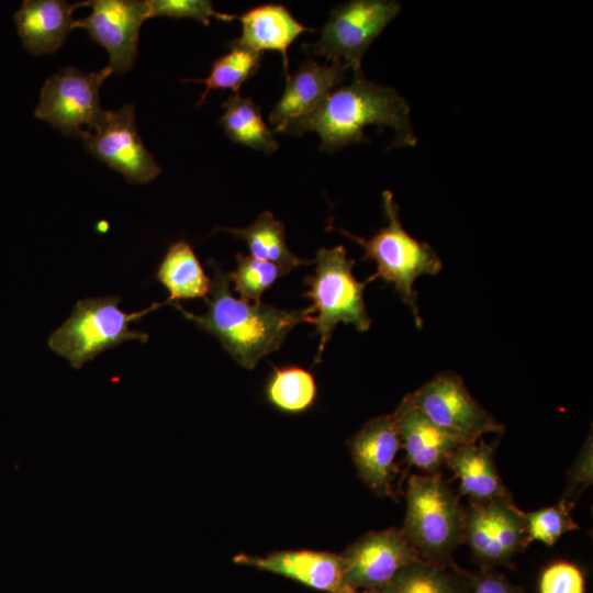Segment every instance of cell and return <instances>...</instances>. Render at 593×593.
Instances as JSON below:
<instances>
[{
    "instance_id": "obj_16",
    "label": "cell",
    "mask_w": 593,
    "mask_h": 593,
    "mask_svg": "<svg viewBox=\"0 0 593 593\" xmlns=\"http://www.w3.org/2000/svg\"><path fill=\"white\" fill-rule=\"evenodd\" d=\"M348 70L346 65H322L307 55L298 71L287 77L283 93L269 114L273 131L283 133L289 122L313 110L346 80Z\"/></svg>"
},
{
    "instance_id": "obj_1",
    "label": "cell",
    "mask_w": 593,
    "mask_h": 593,
    "mask_svg": "<svg viewBox=\"0 0 593 593\" xmlns=\"http://www.w3.org/2000/svg\"><path fill=\"white\" fill-rule=\"evenodd\" d=\"M407 101L392 87L368 80L362 70L351 81L333 89L313 110L292 120L283 133L301 136L313 131L321 138L320 149L334 153L355 143L368 142L367 125L393 131L391 147L415 146Z\"/></svg>"
},
{
    "instance_id": "obj_32",
    "label": "cell",
    "mask_w": 593,
    "mask_h": 593,
    "mask_svg": "<svg viewBox=\"0 0 593 593\" xmlns=\"http://www.w3.org/2000/svg\"><path fill=\"white\" fill-rule=\"evenodd\" d=\"M473 593H522V591L501 574L486 572L475 580Z\"/></svg>"
},
{
    "instance_id": "obj_6",
    "label": "cell",
    "mask_w": 593,
    "mask_h": 593,
    "mask_svg": "<svg viewBox=\"0 0 593 593\" xmlns=\"http://www.w3.org/2000/svg\"><path fill=\"white\" fill-rule=\"evenodd\" d=\"M315 271L304 279L311 299L313 324L320 336L318 350L314 363L322 360L325 345L338 323L353 324L358 332L370 328L371 320L367 312L363 290L367 281L360 282L353 273L354 259H348L344 246L320 248L316 251Z\"/></svg>"
},
{
    "instance_id": "obj_30",
    "label": "cell",
    "mask_w": 593,
    "mask_h": 593,
    "mask_svg": "<svg viewBox=\"0 0 593 593\" xmlns=\"http://www.w3.org/2000/svg\"><path fill=\"white\" fill-rule=\"evenodd\" d=\"M540 593H584L581 570L569 562H556L546 568L539 581Z\"/></svg>"
},
{
    "instance_id": "obj_15",
    "label": "cell",
    "mask_w": 593,
    "mask_h": 593,
    "mask_svg": "<svg viewBox=\"0 0 593 593\" xmlns=\"http://www.w3.org/2000/svg\"><path fill=\"white\" fill-rule=\"evenodd\" d=\"M234 562L286 577L316 591L334 593L344 585L343 556L329 551L280 550L262 557L239 553Z\"/></svg>"
},
{
    "instance_id": "obj_23",
    "label": "cell",
    "mask_w": 593,
    "mask_h": 593,
    "mask_svg": "<svg viewBox=\"0 0 593 593\" xmlns=\"http://www.w3.org/2000/svg\"><path fill=\"white\" fill-rule=\"evenodd\" d=\"M219 120L226 136L234 143L271 154L278 148L273 132L264 121L260 107L250 98L233 93L223 103Z\"/></svg>"
},
{
    "instance_id": "obj_28",
    "label": "cell",
    "mask_w": 593,
    "mask_h": 593,
    "mask_svg": "<svg viewBox=\"0 0 593 593\" xmlns=\"http://www.w3.org/2000/svg\"><path fill=\"white\" fill-rule=\"evenodd\" d=\"M572 507L562 500L552 506L535 512H523L529 542L537 540L553 546L567 532L579 526L571 516Z\"/></svg>"
},
{
    "instance_id": "obj_7",
    "label": "cell",
    "mask_w": 593,
    "mask_h": 593,
    "mask_svg": "<svg viewBox=\"0 0 593 593\" xmlns=\"http://www.w3.org/2000/svg\"><path fill=\"white\" fill-rule=\"evenodd\" d=\"M394 0H351L336 5L312 44H302L311 57L323 56L331 64H343L351 72L361 70V59L384 27L399 14Z\"/></svg>"
},
{
    "instance_id": "obj_17",
    "label": "cell",
    "mask_w": 593,
    "mask_h": 593,
    "mask_svg": "<svg viewBox=\"0 0 593 593\" xmlns=\"http://www.w3.org/2000/svg\"><path fill=\"white\" fill-rule=\"evenodd\" d=\"M392 414L409 465L428 474L438 473L450 454L465 444L432 423L405 398Z\"/></svg>"
},
{
    "instance_id": "obj_27",
    "label": "cell",
    "mask_w": 593,
    "mask_h": 593,
    "mask_svg": "<svg viewBox=\"0 0 593 593\" xmlns=\"http://www.w3.org/2000/svg\"><path fill=\"white\" fill-rule=\"evenodd\" d=\"M237 267L228 272L233 290L239 299L260 304L264 293L273 283L287 273L277 265L269 261L258 260L251 256L238 253L236 255Z\"/></svg>"
},
{
    "instance_id": "obj_9",
    "label": "cell",
    "mask_w": 593,
    "mask_h": 593,
    "mask_svg": "<svg viewBox=\"0 0 593 593\" xmlns=\"http://www.w3.org/2000/svg\"><path fill=\"white\" fill-rule=\"evenodd\" d=\"M404 398L432 423L462 443H473L484 434L503 432V426L471 395L462 378L454 372L436 374Z\"/></svg>"
},
{
    "instance_id": "obj_13",
    "label": "cell",
    "mask_w": 593,
    "mask_h": 593,
    "mask_svg": "<svg viewBox=\"0 0 593 593\" xmlns=\"http://www.w3.org/2000/svg\"><path fill=\"white\" fill-rule=\"evenodd\" d=\"M344 585L381 590L405 567L422 560L401 529L370 532L342 555Z\"/></svg>"
},
{
    "instance_id": "obj_21",
    "label": "cell",
    "mask_w": 593,
    "mask_h": 593,
    "mask_svg": "<svg viewBox=\"0 0 593 593\" xmlns=\"http://www.w3.org/2000/svg\"><path fill=\"white\" fill-rule=\"evenodd\" d=\"M156 279L168 291V303L209 300L211 279L204 272L193 247L186 240H178L168 247L158 265Z\"/></svg>"
},
{
    "instance_id": "obj_10",
    "label": "cell",
    "mask_w": 593,
    "mask_h": 593,
    "mask_svg": "<svg viewBox=\"0 0 593 593\" xmlns=\"http://www.w3.org/2000/svg\"><path fill=\"white\" fill-rule=\"evenodd\" d=\"M81 139L91 155L131 183H147L161 172L137 132L131 104L105 111L100 122Z\"/></svg>"
},
{
    "instance_id": "obj_14",
    "label": "cell",
    "mask_w": 593,
    "mask_h": 593,
    "mask_svg": "<svg viewBox=\"0 0 593 593\" xmlns=\"http://www.w3.org/2000/svg\"><path fill=\"white\" fill-rule=\"evenodd\" d=\"M348 446L362 481L376 494L394 497L392 482L399 473L395 457L402 445L393 414L366 422Z\"/></svg>"
},
{
    "instance_id": "obj_19",
    "label": "cell",
    "mask_w": 593,
    "mask_h": 593,
    "mask_svg": "<svg viewBox=\"0 0 593 593\" xmlns=\"http://www.w3.org/2000/svg\"><path fill=\"white\" fill-rule=\"evenodd\" d=\"M242 35L233 42L259 53L275 51L281 54L286 77H289L288 49L306 31H313L300 23L281 4H262L239 15Z\"/></svg>"
},
{
    "instance_id": "obj_24",
    "label": "cell",
    "mask_w": 593,
    "mask_h": 593,
    "mask_svg": "<svg viewBox=\"0 0 593 593\" xmlns=\"http://www.w3.org/2000/svg\"><path fill=\"white\" fill-rule=\"evenodd\" d=\"M265 395L280 412L303 413L315 403V378L310 371L298 366L273 367L266 382Z\"/></svg>"
},
{
    "instance_id": "obj_5",
    "label": "cell",
    "mask_w": 593,
    "mask_h": 593,
    "mask_svg": "<svg viewBox=\"0 0 593 593\" xmlns=\"http://www.w3.org/2000/svg\"><path fill=\"white\" fill-rule=\"evenodd\" d=\"M405 496V539L425 560L447 559L463 541L465 511L456 494L436 473L411 475Z\"/></svg>"
},
{
    "instance_id": "obj_3",
    "label": "cell",
    "mask_w": 593,
    "mask_h": 593,
    "mask_svg": "<svg viewBox=\"0 0 593 593\" xmlns=\"http://www.w3.org/2000/svg\"><path fill=\"white\" fill-rule=\"evenodd\" d=\"M382 209L388 224L370 238L356 236L342 227L329 225L327 230L339 232L355 240L363 249L362 259L373 260L376 272L367 283L382 279L392 283L401 300L413 312L417 327L423 326V318L417 307L415 280L423 275H437L443 262L433 247L412 237L402 226L399 206L389 190L382 192Z\"/></svg>"
},
{
    "instance_id": "obj_22",
    "label": "cell",
    "mask_w": 593,
    "mask_h": 593,
    "mask_svg": "<svg viewBox=\"0 0 593 593\" xmlns=\"http://www.w3.org/2000/svg\"><path fill=\"white\" fill-rule=\"evenodd\" d=\"M216 230L227 232L244 240L253 258L275 264L286 273L295 267L313 262L296 257L290 250L286 240L284 224L270 211H264L247 227H217Z\"/></svg>"
},
{
    "instance_id": "obj_25",
    "label": "cell",
    "mask_w": 593,
    "mask_h": 593,
    "mask_svg": "<svg viewBox=\"0 0 593 593\" xmlns=\"http://www.w3.org/2000/svg\"><path fill=\"white\" fill-rule=\"evenodd\" d=\"M230 52L216 58L206 78L182 79L183 81L204 83L198 105H201L213 90L231 89L239 94L242 86L249 80L259 69L264 53L256 52L246 46L234 43L230 44Z\"/></svg>"
},
{
    "instance_id": "obj_4",
    "label": "cell",
    "mask_w": 593,
    "mask_h": 593,
    "mask_svg": "<svg viewBox=\"0 0 593 593\" xmlns=\"http://www.w3.org/2000/svg\"><path fill=\"white\" fill-rule=\"evenodd\" d=\"M120 302V296L79 300L70 316L49 335L48 347L72 368L80 369L99 354L124 342L146 343L148 335L128 325L168 302L153 303L148 309L132 313L122 311Z\"/></svg>"
},
{
    "instance_id": "obj_29",
    "label": "cell",
    "mask_w": 593,
    "mask_h": 593,
    "mask_svg": "<svg viewBox=\"0 0 593 593\" xmlns=\"http://www.w3.org/2000/svg\"><path fill=\"white\" fill-rule=\"evenodd\" d=\"M149 8V19L155 16H167L175 19H194L204 25H210V19H219L231 22L238 15L219 12L213 3L208 0H147Z\"/></svg>"
},
{
    "instance_id": "obj_11",
    "label": "cell",
    "mask_w": 593,
    "mask_h": 593,
    "mask_svg": "<svg viewBox=\"0 0 593 593\" xmlns=\"http://www.w3.org/2000/svg\"><path fill=\"white\" fill-rule=\"evenodd\" d=\"M463 541L482 564L507 563L529 544L523 512L511 497L471 501L465 512Z\"/></svg>"
},
{
    "instance_id": "obj_8",
    "label": "cell",
    "mask_w": 593,
    "mask_h": 593,
    "mask_svg": "<svg viewBox=\"0 0 593 593\" xmlns=\"http://www.w3.org/2000/svg\"><path fill=\"white\" fill-rule=\"evenodd\" d=\"M110 75L108 66L91 72L74 66L60 69L43 85L34 115L67 136L82 138L105 113L99 93Z\"/></svg>"
},
{
    "instance_id": "obj_20",
    "label": "cell",
    "mask_w": 593,
    "mask_h": 593,
    "mask_svg": "<svg viewBox=\"0 0 593 593\" xmlns=\"http://www.w3.org/2000/svg\"><path fill=\"white\" fill-rule=\"evenodd\" d=\"M477 441L459 445L446 461L459 480V493L475 502L510 497L494 463V445Z\"/></svg>"
},
{
    "instance_id": "obj_26",
    "label": "cell",
    "mask_w": 593,
    "mask_h": 593,
    "mask_svg": "<svg viewBox=\"0 0 593 593\" xmlns=\"http://www.w3.org/2000/svg\"><path fill=\"white\" fill-rule=\"evenodd\" d=\"M380 593H458V590L439 563L422 559L402 569Z\"/></svg>"
},
{
    "instance_id": "obj_31",
    "label": "cell",
    "mask_w": 593,
    "mask_h": 593,
    "mask_svg": "<svg viewBox=\"0 0 593 593\" xmlns=\"http://www.w3.org/2000/svg\"><path fill=\"white\" fill-rule=\"evenodd\" d=\"M592 448L590 446H584L581 456L578 458L573 468L570 472V479L567 488V492L562 499L564 503L569 506H573L572 501H574L584 490L592 480L591 473V460H592Z\"/></svg>"
},
{
    "instance_id": "obj_18",
    "label": "cell",
    "mask_w": 593,
    "mask_h": 593,
    "mask_svg": "<svg viewBox=\"0 0 593 593\" xmlns=\"http://www.w3.org/2000/svg\"><path fill=\"white\" fill-rule=\"evenodd\" d=\"M78 4L63 0H25L14 14L21 42L31 54H53L74 29Z\"/></svg>"
},
{
    "instance_id": "obj_12",
    "label": "cell",
    "mask_w": 593,
    "mask_h": 593,
    "mask_svg": "<svg viewBox=\"0 0 593 593\" xmlns=\"http://www.w3.org/2000/svg\"><path fill=\"white\" fill-rule=\"evenodd\" d=\"M77 4L90 7L91 13L75 20L74 29L87 30L90 40L107 49L112 74H125L137 57L142 23L149 19L147 0H89Z\"/></svg>"
},
{
    "instance_id": "obj_2",
    "label": "cell",
    "mask_w": 593,
    "mask_h": 593,
    "mask_svg": "<svg viewBox=\"0 0 593 593\" xmlns=\"http://www.w3.org/2000/svg\"><path fill=\"white\" fill-rule=\"evenodd\" d=\"M210 265L213 278L208 311L195 315L179 303L172 305L200 329L215 336L239 366L254 369L260 359L281 346L293 327L304 322L313 324L311 306L290 311L235 298L230 289L228 272L213 261Z\"/></svg>"
},
{
    "instance_id": "obj_33",
    "label": "cell",
    "mask_w": 593,
    "mask_h": 593,
    "mask_svg": "<svg viewBox=\"0 0 593 593\" xmlns=\"http://www.w3.org/2000/svg\"><path fill=\"white\" fill-rule=\"evenodd\" d=\"M334 593H380V590L377 589H354L347 585H343L339 590Z\"/></svg>"
}]
</instances>
